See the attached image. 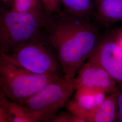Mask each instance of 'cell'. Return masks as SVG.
Masks as SVG:
<instances>
[{"mask_svg":"<svg viewBox=\"0 0 122 122\" xmlns=\"http://www.w3.org/2000/svg\"><path fill=\"white\" fill-rule=\"evenodd\" d=\"M43 31L57 52L64 77L68 79L74 78L100 37L92 20L64 10L48 15Z\"/></svg>","mask_w":122,"mask_h":122,"instance_id":"1","label":"cell"},{"mask_svg":"<svg viewBox=\"0 0 122 122\" xmlns=\"http://www.w3.org/2000/svg\"><path fill=\"white\" fill-rule=\"evenodd\" d=\"M0 55L34 74L64 76L57 52L43 29L13 51Z\"/></svg>","mask_w":122,"mask_h":122,"instance_id":"2","label":"cell"},{"mask_svg":"<svg viewBox=\"0 0 122 122\" xmlns=\"http://www.w3.org/2000/svg\"><path fill=\"white\" fill-rule=\"evenodd\" d=\"M48 15L45 11H0V54L10 52L42 30Z\"/></svg>","mask_w":122,"mask_h":122,"instance_id":"3","label":"cell"},{"mask_svg":"<svg viewBox=\"0 0 122 122\" xmlns=\"http://www.w3.org/2000/svg\"><path fill=\"white\" fill-rule=\"evenodd\" d=\"M75 91L74 79L61 76L48 83L22 104L33 122H52Z\"/></svg>","mask_w":122,"mask_h":122,"instance_id":"4","label":"cell"},{"mask_svg":"<svg viewBox=\"0 0 122 122\" xmlns=\"http://www.w3.org/2000/svg\"><path fill=\"white\" fill-rule=\"evenodd\" d=\"M61 76H64L33 73L0 55V90L10 100L22 103Z\"/></svg>","mask_w":122,"mask_h":122,"instance_id":"5","label":"cell"},{"mask_svg":"<svg viewBox=\"0 0 122 122\" xmlns=\"http://www.w3.org/2000/svg\"><path fill=\"white\" fill-rule=\"evenodd\" d=\"M87 60L104 68L122 87V48L116 35L100 37Z\"/></svg>","mask_w":122,"mask_h":122,"instance_id":"6","label":"cell"},{"mask_svg":"<svg viewBox=\"0 0 122 122\" xmlns=\"http://www.w3.org/2000/svg\"><path fill=\"white\" fill-rule=\"evenodd\" d=\"M76 90L104 93L107 95L117 90V82L102 67L87 60L74 77Z\"/></svg>","mask_w":122,"mask_h":122,"instance_id":"7","label":"cell"},{"mask_svg":"<svg viewBox=\"0 0 122 122\" xmlns=\"http://www.w3.org/2000/svg\"><path fill=\"white\" fill-rule=\"evenodd\" d=\"M106 96L104 93L76 90L73 99L68 102L67 108L82 122H86V118L102 104Z\"/></svg>","mask_w":122,"mask_h":122,"instance_id":"8","label":"cell"},{"mask_svg":"<svg viewBox=\"0 0 122 122\" xmlns=\"http://www.w3.org/2000/svg\"><path fill=\"white\" fill-rule=\"evenodd\" d=\"M93 18L101 25L122 21V0H94Z\"/></svg>","mask_w":122,"mask_h":122,"instance_id":"9","label":"cell"},{"mask_svg":"<svg viewBox=\"0 0 122 122\" xmlns=\"http://www.w3.org/2000/svg\"><path fill=\"white\" fill-rule=\"evenodd\" d=\"M115 92L106 96L102 104L86 118V122H113L117 120Z\"/></svg>","mask_w":122,"mask_h":122,"instance_id":"10","label":"cell"},{"mask_svg":"<svg viewBox=\"0 0 122 122\" xmlns=\"http://www.w3.org/2000/svg\"><path fill=\"white\" fill-rule=\"evenodd\" d=\"M67 13L84 19L92 20L93 18L94 0H60Z\"/></svg>","mask_w":122,"mask_h":122,"instance_id":"11","label":"cell"},{"mask_svg":"<svg viewBox=\"0 0 122 122\" xmlns=\"http://www.w3.org/2000/svg\"><path fill=\"white\" fill-rule=\"evenodd\" d=\"M10 122H34L24 105L10 100L9 106Z\"/></svg>","mask_w":122,"mask_h":122,"instance_id":"12","label":"cell"},{"mask_svg":"<svg viewBox=\"0 0 122 122\" xmlns=\"http://www.w3.org/2000/svg\"><path fill=\"white\" fill-rule=\"evenodd\" d=\"M11 9L25 13L45 11L40 0H13Z\"/></svg>","mask_w":122,"mask_h":122,"instance_id":"13","label":"cell"},{"mask_svg":"<svg viewBox=\"0 0 122 122\" xmlns=\"http://www.w3.org/2000/svg\"><path fill=\"white\" fill-rule=\"evenodd\" d=\"M0 90V122H10L9 106L10 100Z\"/></svg>","mask_w":122,"mask_h":122,"instance_id":"14","label":"cell"},{"mask_svg":"<svg viewBox=\"0 0 122 122\" xmlns=\"http://www.w3.org/2000/svg\"><path fill=\"white\" fill-rule=\"evenodd\" d=\"M46 13L49 15L60 13L61 11L60 0H40Z\"/></svg>","mask_w":122,"mask_h":122,"instance_id":"15","label":"cell"},{"mask_svg":"<svg viewBox=\"0 0 122 122\" xmlns=\"http://www.w3.org/2000/svg\"><path fill=\"white\" fill-rule=\"evenodd\" d=\"M115 96L118 109L117 120L122 122V91H118L117 89L115 92Z\"/></svg>","mask_w":122,"mask_h":122,"instance_id":"16","label":"cell"},{"mask_svg":"<svg viewBox=\"0 0 122 122\" xmlns=\"http://www.w3.org/2000/svg\"><path fill=\"white\" fill-rule=\"evenodd\" d=\"M116 36H117L119 44L122 48V30L118 32V34L116 35Z\"/></svg>","mask_w":122,"mask_h":122,"instance_id":"17","label":"cell"},{"mask_svg":"<svg viewBox=\"0 0 122 122\" xmlns=\"http://www.w3.org/2000/svg\"><path fill=\"white\" fill-rule=\"evenodd\" d=\"M0 1H2L5 5L11 7L13 0H0Z\"/></svg>","mask_w":122,"mask_h":122,"instance_id":"18","label":"cell"}]
</instances>
